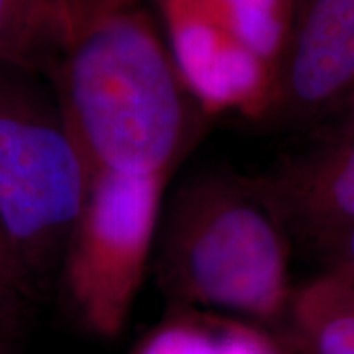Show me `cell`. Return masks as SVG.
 <instances>
[{
	"instance_id": "6da1fadb",
	"label": "cell",
	"mask_w": 354,
	"mask_h": 354,
	"mask_svg": "<svg viewBox=\"0 0 354 354\" xmlns=\"http://www.w3.org/2000/svg\"><path fill=\"white\" fill-rule=\"evenodd\" d=\"M51 77L61 117L92 172L169 177L192 131V104L136 0L88 15Z\"/></svg>"
},
{
	"instance_id": "7a4b0ae2",
	"label": "cell",
	"mask_w": 354,
	"mask_h": 354,
	"mask_svg": "<svg viewBox=\"0 0 354 354\" xmlns=\"http://www.w3.org/2000/svg\"><path fill=\"white\" fill-rule=\"evenodd\" d=\"M292 240L261 177L207 169L177 185L159 215L151 268L167 304L271 331L295 289Z\"/></svg>"
},
{
	"instance_id": "3957f363",
	"label": "cell",
	"mask_w": 354,
	"mask_h": 354,
	"mask_svg": "<svg viewBox=\"0 0 354 354\" xmlns=\"http://www.w3.org/2000/svg\"><path fill=\"white\" fill-rule=\"evenodd\" d=\"M91 180L61 113L0 84V225L37 299L59 277Z\"/></svg>"
},
{
	"instance_id": "277c9868",
	"label": "cell",
	"mask_w": 354,
	"mask_h": 354,
	"mask_svg": "<svg viewBox=\"0 0 354 354\" xmlns=\"http://www.w3.org/2000/svg\"><path fill=\"white\" fill-rule=\"evenodd\" d=\"M166 180L92 172L57 281L69 312L95 338H118L130 323L151 263Z\"/></svg>"
},
{
	"instance_id": "5b68a950",
	"label": "cell",
	"mask_w": 354,
	"mask_h": 354,
	"mask_svg": "<svg viewBox=\"0 0 354 354\" xmlns=\"http://www.w3.org/2000/svg\"><path fill=\"white\" fill-rule=\"evenodd\" d=\"M354 88V0H292L264 115L284 125L328 120Z\"/></svg>"
},
{
	"instance_id": "8992f818",
	"label": "cell",
	"mask_w": 354,
	"mask_h": 354,
	"mask_svg": "<svg viewBox=\"0 0 354 354\" xmlns=\"http://www.w3.org/2000/svg\"><path fill=\"white\" fill-rule=\"evenodd\" d=\"M292 243L325 253L354 227V136L325 135L261 177Z\"/></svg>"
},
{
	"instance_id": "52a82bcc",
	"label": "cell",
	"mask_w": 354,
	"mask_h": 354,
	"mask_svg": "<svg viewBox=\"0 0 354 354\" xmlns=\"http://www.w3.org/2000/svg\"><path fill=\"white\" fill-rule=\"evenodd\" d=\"M131 354H287L271 331L197 308L169 305Z\"/></svg>"
},
{
	"instance_id": "ba28073f",
	"label": "cell",
	"mask_w": 354,
	"mask_h": 354,
	"mask_svg": "<svg viewBox=\"0 0 354 354\" xmlns=\"http://www.w3.org/2000/svg\"><path fill=\"white\" fill-rule=\"evenodd\" d=\"M74 37L64 0H0V63L53 76Z\"/></svg>"
},
{
	"instance_id": "9c48e42d",
	"label": "cell",
	"mask_w": 354,
	"mask_h": 354,
	"mask_svg": "<svg viewBox=\"0 0 354 354\" xmlns=\"http://www.w3.org/2000/svg\"><path fill=\"white\" fill-rule=\"evenodd\" d=\"M286 330L304 354H354V287L322 272L295 289Z\"/></svg>"
},
{
	"instance_id": "30bf717a",
	"label": "cell",
	"mask_w": 354,
	"mask_h": 354,
	"mask_svg": "<svg viewBox=\"0 0 354 354\" xmlns=\"http://www.w3.org/2000/svg\"><path fill=\"white\" fill-rule=\"evenodd\" d=\"M30 300H37V297L0 225V313L24 315L25 305Z\"/></svg>"
},
{
	"instance_id": "8fae6325",
	"label": "cell",
	"mask_w": 354,
	"mask_h": 354,
	"mask_svg": "<svg viewBox=\"0 0 354 354\" xmlns=\"http://www.w3.org/2000/svg\"><path fill=\"white\" fill-rule=\"evenodd\" d=\"M323 272L354 279V227L320 256Z\"/></svg>"
},
{
	"instance_id": "7c38bea8",
	"label": "cell",
	"mask_w": 354,
	"mask_h": 354,
	"mask_svg": "<svg viewBox=\"0 0 354 354\" xmlns=\"http://www.w3.org/2000/svg\"><path fill=\"white\" fill-rule=\"evenodd\" d=\"M331 128L326 135L354 136V88L338 109L331 113Z\"/></svg>"
},
{
	"instance_id": "4fadbf2b",
	"label": "cell",
	"mask_w": 354,
	"mask_h": 354,
	"mask_svg": "<svg viewBox=\"0 0 354 354\" xmlns=\"http://www.w3.org/2000/svg\"><path fill=\"white\" fill-rule=\"evenodd\" d=\"M21 317L0 313V354H15Z\"/></svg>"
},
{
	"instance_id": "5bb4252c",
	"label": "cell",
	"mask_w": 354,
	"mask_h": 354,
	"mask_svg": "<svg viewBox=\"0 0 354 354\" xmlns=\"http://www.w3.org/2000/svg\"><path fill=\"white\" fill-rule=\"evenodd\" d=\"M64 3L68 6L71 15H73L74 25H76V32H77L79 25H81L84 15H86V10L88 3H91V0H64Z\"/></svg>"
},
{
	"instance_id": "9a60e30c",
	"label": "cell",
	"mask_w": 354,
	"mask_h": 354,
	"mask_svg": "<svg viewBox=\"0 0 354 354\" xmlns=\"http://www.w3.org/2000/svg\"><path fill=\"white\" fill-rule=\"evenodd\" d=\"M125 2H130V0H91V3H88L86 15H84L82 21L86 20L88 15H92V13L105 10V8H110V7H115V6H120V3H125ZM82 21H81V24H82ZM79 26H81V25H79Z\"/></svg>"
},
{
	"instance_id": "2e32d148",
	"label": "cell",
	"mask_w": 354,
	"mask_h": 354,
	"mask_svg": "<svg viewBox=\"0 0 354 354\" xmlns=\"http://www.w3.org/2000/svg\"><path fill=\"white\" fill-rule=\"evenodd\" d=\"M339 277H342V276H339ZM344 279H346V277H344ZM348 281H349V282H351V284H353V287H354V279H348Z\"/></svg>"
}]
</instances>
